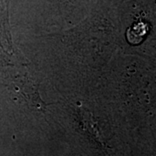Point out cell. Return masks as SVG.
Masks as SVG:
<instances>
[{
    "mask_svg": "<svg viewBox=\"0 0 156 156\" xmlns=\"http://www.w3.org/2000/svg\"><path fill=\"white\" fill-rule=\"evenodd\" d=\"M81 115H82V121L86 126V128L89 130L91 134H93L95 136V138L101 141V137L99 132L97 128L94 127V122H93V117L89 112H87L86 110H82L81 111Z\"/></svg>",
    "mask_w": 156,
    "mask_h": 156,
    "instance_id": "obj_2",
    "label": "cell"
},
{
    "mask_svg": "<svg viewBox=\"0 0 156 156\" xmlns=\"http://www.w3.org/2000/svg\"><path fill=\"white\" fill-rule=\"evenodd\" d=\"M10 0H0V44L8 54L13 52V46L10 33L9 9Z\"/></svg>",
    "mask_w": 156,
    "mask_h": 156,
    "instance_id": "obj_1",
    "label": "cell"
}]
</instances>
